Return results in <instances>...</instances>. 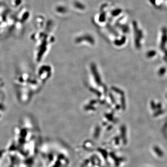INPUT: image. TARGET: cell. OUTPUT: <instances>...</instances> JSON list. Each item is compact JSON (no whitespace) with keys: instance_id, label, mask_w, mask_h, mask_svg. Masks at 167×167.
Returning <instances> with one entry per match:
<instances>
[{"instance_id":"6da1fadb","label":"cell","mask_w":167,"mask_h":167,"mask_svg":"<svg viewBox=\"0 0 167 167\" xmlns=\"http://www.w3.org/2000/svg\"><path fill=\"white\" fill-rule=\"evenodd\" d=\"M154 150L155 152V153L158 155L160 157H162L163 155V151L160 148H159L158 146H155L154 147Z\"/></svg>"}]
</instances>
